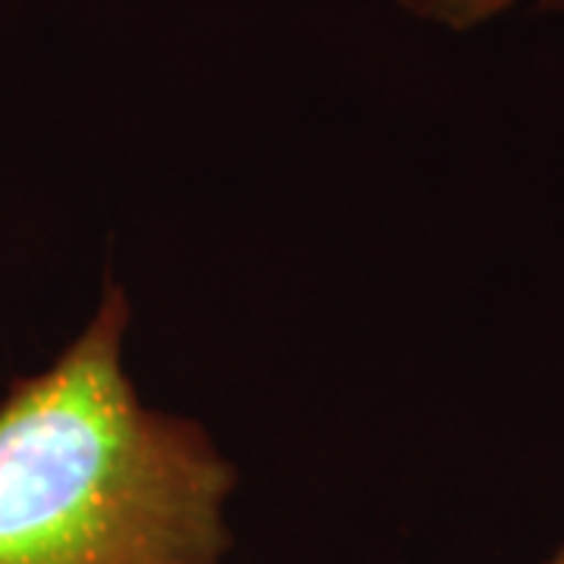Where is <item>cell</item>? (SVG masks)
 I'll use <instances>...</instances> for the list:
<instances>
[{"label": "cell", "mask_w": 564, "mask_h": 564, "mask_svg": "<svg viewBox=\"0 0 564 564\" xmlns=\"http://www.w3.org/2000/svg\"><path fill=\"white\" fill-rule=\"evenodd\" d=\"M129 302L101 307L0 402V564H223L232 464L195 421L139 402Z\"/></svg>", "instance_id": "1"}, {"label": "cell", "mask_w": 564, "mask_h": 564, "mask_svg": "<svg viewBox=\"0 0 564 564\" xmlns=\"http://www.w3.org/2000/svg\"><path fill=\"white\" fill-rule=\"evenodd\" d=\"M404 10L430 22H440L445 29L467 32L484 22H492L511 10L518 0H399ZM545 10H564V0H543Z\"/></svg>", "instance_id": "2"}, {"label": "cell", "mask_w": 564, "mask_h": 564, "mask_svg": "<svg viewBox=\"0 0 564 564\" xmlns=\"http://www.w3.org/2000/svg\"><path fill=\"white\" fill-rule=\"evenodd\" d=\"M545 564H564V545L562 549H558V552H555V555H552V558H549V562Z\"/></svg>", "instance_id": "3"}]
</instances>
